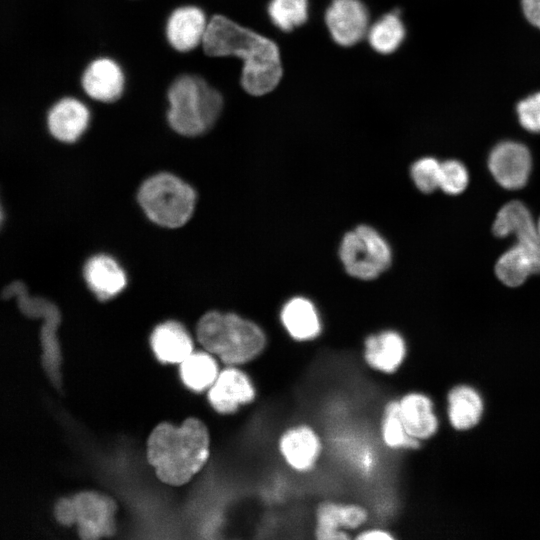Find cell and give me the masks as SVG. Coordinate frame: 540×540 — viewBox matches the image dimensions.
<instances>
[{
	"label": "cell",
	"instance_id": "31",
	"mask_svg": "<svg viewBox=\"0 0 540 540\" xmlns=\"http://www.w3.org/2000/svg\"><path fill=\"white\" fill-rule=\"evenodd\" d=\"M522 8L527 20L540 29V0H522Z\"/></svg>",
	"mask_w": 540,
	"mask_h": 540
},
{
	"label": "cell",
	"instance_id": "2",
	"mask_svg": "<svg viewBox=\"0 0 540 540\" xmlns=\"http://www.w3.org/2000/svg\"><path fill=\"white\" fill-rule=\"evenodd\" d=\"M209 436L205 425L195 418L180 427L161 423L147 441V459L157 477L171 485L186 483L207 461Z\"/></svg>",
	"mask_w": 540,
	"mask_h": 540
},
{
	"label": "cell",
	"instance_id": "7",
	"mask_svg": "<svg viewBox=\"0 0 540 540\" xmlns=\"http://www.w3.org/2000/svg\"><path fill=\"white\" fill-rule=\"evenodd\" d=\"M339 258L351 277L369 281L390 267L392 252L388 242L376 229L369 225H358L343 236Z\"/></svg>",
	"mask_w": 540,
	"mask_h": 540
},
{
	"label": "cell",
	"instance_id": "6",
	"mask_svg": "<svg viewBox=\"0 0 540 540\" xmlns=\"http://www.w3.org/2000/svg\"><path fill=\"white\" fill-rule=\"evenodd\" d=\"M138 201L148 218L158 225L176 228L191 217L196 194L180 178L160 173L148 178L140 187Z\"/></svg>",
	"mask_w": 540,
	"mask_h": 540
},
{
	"label": "cell",
	"instance_id": "10",
	"mask_svg": "<svg viewBox=\"0 0 540 540\" xmlns=\"http://www.w3.org/2000/svg\"><path fill=\"white\" fill-rule=\"evenodd\" d=\"M489 169L495 180L504 188H522L531 170L529 150L522 144L506 141L490 153Z\"/></svg>",
	"mask_w": 540,
	"mask_h": 540
},
{
	"label": "cell",
	"instance_id": "20",
	"mask_svg": "<svg viewBox=\"0 0 540 540\" xmlns=\"http://www.w3.org/2000/svg\"><path fill=\"white\" fill-rule=\"evenodd\" d=\"M84 277L90 290L101 300L114 297L126 286L124 271L106 255L89 259L84 268Z\"/></svg>",
	"mask_w": 540,
	"mask_h": 540
},
{
	"label": "cell",
	"instance_id": "11",
	"mask_svg": "<svg viewBox=\"0 0 540 540\" xmlns=\"http://www.w3.org/2000/svg\"><path fill=\"white\" fill-rule=\"evenodd\" d=\"M208 21L204 11L194 5L180 6L167 18L165 37L178 52H189L202 44Z\"/></svg>",
	"mask_w": 540,
	"mask_h": 540
},
{
	"label": "cell",
	"instance_id": "3",
	"mask_svg": "<svg viewBox=\"0 0 540 540\" xmlns=\"http://www.w3.org/2000/svg\"><path fill=\"white\" fill-rule=\"evenodd\" d=\"M498 237L516 238L513 247L498 259L495 272L507 286L521 285L530 274L540 273V233L529 210L518 201L504 205L493 224Z\"/></svg>",
	"mask_w": 540,
	"mask_h": 540
},
{
	"label": "cell",
	"instance_id": "21",
	"mask_svg": "<svg viewBox=\"0 0 540 540\" xmlns=\"http://www.w3.org/2000/svg\"><path fill=\"white\" fill-rule=\"evenodd\" d=\"M157 358L166 363H181L192 353V341L186 330L177 322L158 325L151 336Z\"/></svg>",
	"mask_w": 540,
	"mask_h": 540
},
{
	"label": "cell",
	"instance_id": "33",
	"mask_svg": "<svg viewBox=\"0 0 540 540\" xmlns=\"http://www.w3.org/2000/svg\"><path fill=\"white\" fill-rule=\"evenodd\" d=\"M537 226H538V230H539V233H540V219H539V221H538Z\"/></svg>",
	"mask_w": 540,
	"mask_h": 540
},
{
	"label": "cell",
	"instance_id": "30",
	"mask_svg": "<svg viewBox=\"0 0 540 540\" xmlns=\"http://www.w3.org/2000/svg\"><path fill=\"white\" fill-rule=\"evenodd\" d=\"M55 515L59 522L65 525L74 523V507L72 499H61L55 507Z\"/></svg>",
	"mask_w": 540,
	"mask_h": 540
},
{
	"label": "cell",
	"instance_id": "29",
	"mask_svg": "<svg viewBox=\"0 0 540 540\" xmlns=\"http://www.w3.org/2000/svg\"><path fill=\"white\" fill-rule=\"evenodd\" d=\"M518 118L521 125L531 131L540 132V92L519 102Z\"/></svg>",
	"mask_w": 540,
	"mask_h": 540
},
{
	"label": "cell",
	"instance_id": "16",
	"mask_svg": "<svg viewBox=\"0 0 540 540\" xmlns=\"http://www.w3.org/2000/svg\"><path fill=\"white\" fill-rule=\"evenodd\" d=\"M279 450L292 469L306 472L311 470L317 462L321 453V442L312 428L300 425L282 434Z\"/></svg>",
	"mask_w": 540,
	"mask_h": 540
},
{
	"label": "cell",
	"instance_id": "18",
	"mask_svg": "<svg viewBox=\"0 0 540 540\" xmlns=\"http://www.w3.org/2000/svg\"><path fill=\"white\" fill-rule=\"evenodd\" d=\"M398 402L400 417L410 436L423 440L437 431L438 419L429 397L412 392L403 396Z\"/></svg>",
	"mask_w": 540,
	"mask_h": 540
},
{
	"label": "cell",
	"instance_id": "5",
	"mask_svg": "<svg viewBox=\"0 0 540 540\" xmlns=\"http://www.w3.org/2000/svg\"><path fill=\"white\" fill-rule=\"evenodd\" d=\"M167 100L170 127L187 137L207 132L223 109L220 92L197 75L177 77L168 87Z\"/></svg>",
	"mask_w": 540,
	"mask_h": 540
},
{
	"label": "cell",
	"instance_id": "4",
	"mask_svg": "<svg viewBox=\"0 0 540 540\" xmlns=\"http://www.w3.org/2000/svg\"><path fill=\"white\" fill-rule=\"evenodd\" d=\"M198 341L211 354L228 365H239L256 358L265 348L266 336L253 321L234 313L210 311L196 328Z\"/></svg>",
	"mask_w": 540,
	"mask_h": 540
},
{
	"label": "cell",
	"instance_id": "8",
	"mask_svg": "<svg viewBox=\"0 0 540 540\" xmlns=\"http://www.w3.org/2000/svg\"><path fill=\"white\" fill-rule=\"evenodd\" d=\"M333 40L341 46L358 43L369 30V13L360 0H333L325 14Z\"/></svg>",
	"mask_w": 540,
	"mask_h": 540
},
{
	"label": "cell",
	"instance_id": "25",
	"mask_svg": "<svg viewBox=\"0 0 540 540\" xmlns=\"http://www.w3.org/2000/svg\"><path fill=\"white\" fill-rule=\"evenodd\" d=\"M381 436L386 446L392 449L417 448L420 440L408 434L399 413V402L392 401L385 407Z\"/></svg>",
	"mask_w": 540,
	"mask_h": 540
},
{
	"label": "cell",
	"instance_id": "27",
	"mask_svg": "<svg viewBox=\"0 0 540 540\" xmlns=\"http://www.w3.org/2000/svg\"><path fill=\"white\" fill-rule=\"evenodd\" d=\"M411 178L423 193H431L440 188L441 163L435 158L425 157L411 166Z\"/></svg>",
	"mask_w": 540,
	"mask_h": 540
},
{
	"label": "cell",
	"instance_id": "32",
	"mask_svg": "<svg viewBox=\"0 0 540 540\" xmlns=\"http://www.w3.org/2000/svg\"><path fill=\"white\" fill-rule=\"evenodd\" d=\"M361 540H387L393 539V535L382 529H370L363 531L357 536Z\"/></svg>",
	"mask_w": 540,
	"mask_h": 540
},
{
	"label": "cell",
	"instance_id": "22",
	"mask_svg": "<svg viewBox=\"0 0 540 540\" xmlns=\"http://www.w3.org/2000/svg\"><path fill=\"white\" fill-rule=\"evenodd\" d=\"M483 412L480 394L468 385H459L448 394V416L451 425L458 430L475 426Z\"/></svg>",
	"mask_w": 540,
	"mask_h": 540
},
{
	"label": "cell",
	"instance_id": "24",
	"mask_svg": "<svg viewBox=\"0 0 540 540\" xmlns=\"http://www.w3.org/2000/svg\"><path fill=\"white\" fill-rule=\"evenodd\" d=\"M405 29L398 12H391L369 27L367 38L371 47L381 53L394 52L402 43Z\"/></svg>",
	"mask_w": 540,
	"mask_h": 540
},
{
	"label": "cell",
	"instance_id": "23",
	"mask_svg": "<svg viewBox=\"0 0 540 540\" xmlns=\"http://www.w3.org/2000/svg\"><path fill=\"white\" fill-rule=\"evenodd\" d=\"M180 374L183 382L195 391L210 388L219 372L215 359L208 353H191L181 362Z\"/></svg>",
	"mask_w": 540,
	"mask_h": 540
},
{
	"label": "cell",
	"instance_id": "14",
	"mask_svg": "<svg viewBox=\"0 0 540 540\" xmlns=\"http://www.w3.org/2000/svg\"><path fill=\"white\" fill-rule=\"evenodd\" d=\"M368 514L358 504L323 502L316 511L315 535L320 540H343L349 535L345 530L359 528Z\"/></svg>",
	"mask_w": 540,
	"mask_h": 540
},
{
	"label": "cell",
	"instance_id": "15",
	"mask_svg": "<svg viewBox=\"0 0 540 540\" xmlns=\"http://www.w3.org/2000/svg\"><path fill=\"white\" fill-rule=\"evenodd\" d=\"M90 113L85 104L73 97H64L55 102L47 114L50 134L65 143L75 142L85 132Z\"/></svg>",
	"mask_w": 540,
	"mask_h": 540
},
{
	"label": "cell",
	"instance_id": "17",
	"mask_svg": "<svg viewBox=\"0 0 540 540\" xmlns=\"http://www.w3.org/2000/svg\"><path fill=\"white\" fill-rule=\"evenodd\" d=\"M406 356V344L396 331L370 335L365 340L364 357L369 366L384 373H393Z\"/></svg>",
	"mask_w": 540,
	"mask_h": 540
},
{
	"label": "cell",
	"instance_id": "9",
	"mask_svg": "<svg viewBox=\"0 0 540 540\" xmlns=\"http://www.w3.org/2000/svg\"><path fill=\"white\" fill-rule=\"evenodd\" d=\"M74 523L78 525L83 539H96L111 535L113 528L114 503L108 497L93 492H83L72 498Z\"/></svg>",
	"mask_w": 540,
	"mask_h": 540
},
{
	"label": "cell",
	"instance_id": "12",
	"mask_svg": "<svg viewBox=\"0 0 540 540\" xmlns=\"http://www.w3.org/2000/svg\"><path fill=\"white\" fill-rule=\"evenodd\" d=\"M125 77L119 64L107 57L91 61L81 76L85 94L102 103L117 101L124 90Z\"/></svg>",
	"mask_w": 540,
	"mask_h": 540
},
{
	"label": "cell",
	"instance_id": "1",
	"mask_svg": "<svg viewBox=\"0 0 540 540\" xmlns=\"http://www.w3.org/2000/svg\"><path fill=\"white\" fill-rule=\"evenodd\" d=\"M202 48L210 57L241 58L243 60L241 85L253 96L271 92L282 77L277 45L269 38L237 24L224 15H214L210 18Z\"/></svg>",
	"mask_w": 540,
	"mask_h": 540
},
{
	"label": "cell",
	"instance_id": "26",
	"mask_svg": "<svg viewBox=\"0 0 540 540\" xmlns=\"http://www.w3.org/2000/svg\"><path fill=\"white\" fill-rule=\"evenodd\" d=\"M268 14L276 27L289 32L306 22L308 0H271Z\"/></svg>",
	"mask_w": 540,
	"mask_h": 540
},
{
	"label": "cell",
	"instance_id": "13",
	"mask_svg": "<svg viewBox=\"0 0 540 540\" xmlns=\"http://www.w3.org/2000/svg\"><path fill=\"white\" fill-rule=\"evenodd\" d=\"M254 398L255 389L251 379L235 367L222 370L208 393L210 404L222 414L233 413L240 405L250 403Z\"/></svg>",
	"mask_w": 540,
	"mask_h": 540
},
{
	"label": "cell",
	"instance_id": "19",
	"mask_svg": "<svg viewBox=\"0 0 540 540\" xmlns=\"http://www.w3.org/2000/svg\"><path fill=\"white\" fill-rule=\"evenodd\" d=\"M280 319L289 335L298 341L312 340L321 332L319 313L305 297L289 299L281 309Z\"/></svg>",
	"mask_w": 540,
	"mask_h": 540
},
{
	"label": "cell",
	"instance_id": "28",
	"mask_svg": "<svg viewBox=\"0 0 540 540\" xmlns=\"http://www.w3.org/2000/svg\"><path fill=\"white\" fill-rule=\"evenodd\" d=\"M468 184L465 166L456 160L441 163L440 188L447 194L456 195L464 191Z\"/></svg>",
	"mask_w": 540,
	"mask_h": 540
}]
</instances>
